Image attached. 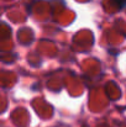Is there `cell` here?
I'll list each match as a JSON object with an SVG mask.
<instances>
[{"instance_id":"obj_1","label":"cell","mask_w":126,"mask_h":127,"mask_svg":"<svg viewBox=\"0 0 126 127\" xmlns=\"http://www.w3.org/2000/svg\"><path fill=\"white\" fill-rule=\"evenodd\" d=\"M113 1H114V2L118 5V7L121 10V9L125 6V1H126V0H113Z\"/></svg>"}]
</instances>
